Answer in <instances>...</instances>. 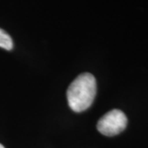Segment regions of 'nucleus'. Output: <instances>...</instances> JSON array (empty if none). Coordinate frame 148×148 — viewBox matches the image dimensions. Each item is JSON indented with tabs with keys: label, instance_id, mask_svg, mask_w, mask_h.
I'll return each mask as SVG.
<instances>
[{
	"label": "nucleus",
	"instance_id": "obj_1",
	"mask_svg": "<svg viewBox=\"0 0 148 148\" xmlns=\"http://www.w3.org/2000/svg\"><path fill=\"white\" fill-rule=\"evenodd\" d=\"M96 94V81L90 73L77 76L69 85L67 99L69 107L75 112H82L90 107Z\"/></svg>",
	"mask_w": 148,
	"mask_h": 148
},
{
	"label": "nucleus",
	"instance_id": "obj_2",
	"mask_svg": "<svg viewBox=\"0 0 148 148\" xmlns=\"http://www.w3.org/2000/svg\"><path fill=\"white\" fill-rule=\"evenodd\" d=\"M127 119L123 111L112 110L101 117L97 123V129L107 137L116 136L127 127Z\"/></svg>",
	"mask_w": 148,
	"mask_h": 148
},
{
	"label": "nucleus",
	"instance_id": "obj_3",
	"mask_svg": "<svg viewBox=\"0 0 148 148\" xmlns=\"http://www.w3.org/2000/svg\"><path fill=\"white\" fill-rule=\"evenodd\" d=\"M0 47L11 50L13 48V42L11 36L3 29L0 28Z\"/></svg>",
	"mask_w": 148,
	"mask_h": 148
},
{
	"label": "nucleus",
	"instance_id": "obj_4",
	"mask_svg": "<svg viewBox=\"0 0 148 148\" xmlns=\"http://www.w3.org/2000/svg\"><path fill=\"white\" fill-rule=\"evenodd\" d=\"M0 148H5V147H4L2 144H0Z\"/></svg>",
	"mask_w": 148,
	"mask_h": 148
}]
</instances>
